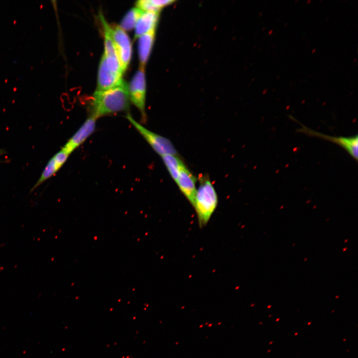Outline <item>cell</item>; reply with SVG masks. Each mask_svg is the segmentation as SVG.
<instances>
[{
	"instance_id": "1",
	"label": "cell",
	"mask_w": 358,
	"mask_h": 358,
	"mask_svg": "<svg viewBox=\"0 0 358 358\" xmlns=\"http://www.w3.org/2000/svg\"><path fill=\"white\" fill-rule=\"evenodd\" d=\"M129 102L128 85L124 82L107 90H96L91 101L90 116L97 119L105 115L127 110Z\"/></svg>"
},
{
	"instance_id": "2",
	"label": "cell",
	"mask_w": 358,
	"mask_h": 358,
	"mask_svg": "<svg viewBox=\"0 0 358 358\" xmlns=\"http://www.w3.org/2000/svg\"><path fill=\"white\" fill-rule=\"evenodd\" d=\"M218 203L217 192L209 178L202 176L197 189L193 207L200 228L206 226L214 213Z\"/></svg>"
},
{
	"instance_id": "3",
	"label": "cell",
	"mask_w": 358,
	"mask_h": 358,
	"mask_svg": "<svg viewBox=\"0 0 358 358\" xmlns=\"http://www.w3.org/2000/svg\"><path fill=\"white\" fill-rule=\"evenodd\" d=\"M126 118L161 157L167 154H178L175 146L169 139L146 128L135 120L130 114L127 115Z\"/></svg>"
},
{
	"instance_id": "4",
	"label": "cell",
	"mask_w": 358,
	"mask_h": 358,
	"mask_svg": "<svg viewBox=\"0 0 358 358\" xmlns=\"http://www.w3.org/2000/svg\"><path fill=\"white\" fill-rule=\"evenodd\" d=\"M130 100L139 110L143 120H146V81L144 69L140 68L128 86Z\"/></svg>"
},
{
	"instance_id": "5",
	"label": "cell",
	"mask_w": 358,
	"mask_h": 358,
	"mask_svg": "<svg viewBox=\"0 0 358 358\" xmlns=\"http://www.w3.org/2000/svg\"><path fill=\"white\" fill-rule=\"evenodd\" d=\"M113 41L123 72L129 64L132 54V45L130 38L125 31L119 26L110 27Z\"/></svg>"
},
{
	"instance_id": "6",
	"label": "cell",
	"mask_w": 358,
	"mask_h": 358,
	"mask_svg": "<svg viewBox=\"0 0 358 358\" xmlns=\"http://www.w3.org/2000/svg\"><path fill=\"white\" fill-rule=\"evenodd\" d=\"M299 124L301 127L298 129L299 132L303 133L311 136L319 137L335 143L344 148L356 161H358V138L357 134L349 137L330 136L314 131L300 123Z\"/></svg>"
},
{
	"instance_id": "7",
	"label": "cell",
	"mask_w": 358,
	"mask_h": 358,
	"mask_svg": "<svg viewBox=\"0 0 358 358\" xmlns=\"http://www.w3.org/2000/svg\"><path fill=\"white\" fill-rule=\"evenodd\" d=\"M104 34V53L107 64L114 73L122 75L123 71L110 31V26L102 15H100Z\"/></svg>"
},
{
	"instance_id": "8",
	"label": "cell",
	"mask_w": 358,
	"mask_h": 358,
	"mask_svg": "<svg viewBox=\"0 0 358 358\" xmlns=\"http://www.w3.org/2000/svg\"><path fill=\"white\" fill-rule=\"evenodd\" d=\"M96 120L90 116L61 149L70 155L94 132Z\"/></svg>"
},
{
	"instance_id": "9",
	"label": "cell",
	"mask_w": 358,
	"mask_h": 358,
	"mask_svg": "<svg viewBox=\"0 0 358 358\" xmlns=\"http://www.w3.org/2000/svg\"><path fill=\"white\" fill-rule=\"evenodd\" d=\"M123 82L122 75L114 73L109 69L103 55L98 68L96 90H107L117 87Z\"/></svg>"
},
{
	"instance_id": "10",
	"label": "cell",
	"mask_w": 358,
	"mask_h": 358,
	"mask_svg": "<svg viewBox=\"0 0 358 358\" xmlns=\"http://www.w3.org/2000/svg\"><path fill=\"white\" fill-rule=\"evenodd\" d=\"M176 182L181 192L193 206L197 190L196 179L184 163L180 167Z\"/></svg>"
},
{
	"instance_id": "11",
	"label": "cell",
	"mask_w": 358,
	"mask_h": 358,
	"mask_svg": "<svg viewBox=\"0 0 358 358\" xmlns=\"http://www.w3.org/2000/svg\"><path fill=\"white\" fill-rule=\"evenodd\" d=\"M69 156L61 149L55 154L48 162L40 178L32 187L30 192L34 191L46 180L54 176L64 165Z\"/></svg>"
},
{
	"instance_id": "12",
	"label": "cell",
	"mask_w": 358,
	"mask_h": 358,
	"mask_svg": "<svg viewBox=\"0 0 358 358\" xmlns=\"http://www.w3.org/2000/svg\"><path fill=\"white\" fill-rule=\"evenodd\" d=\"M158 18L159 13L143 11L135 26V38L155 29Z\"/></svg>"
},
{
	"instance_id": "13",
	"label": "cell",
	"mask_w": 358,
	"mask_h": 358,
	"mask_svg": "<svg viewBox=\"0 0 358 358\" xmlns=\"http://www.w3.org/2000/svg\"><path fill=\"white\" fill-rule=\"evenodd\" d=\"M155 29L152 30L139 37L138 54L140 68L144 69L149 59L153 45Z\"/></svg>"
},
{
	"instance_id": "14",
	"label": "cell",
	"mask_w": 358,
	"mask_h": 358,
	"mask_svg": "<svg viewBox=\"0 0 358 358\" xmlns=\"http://www.w3.org/2000/svg\"><path fill=\"white\" fill-rule=\"evenodd\" d=\"M161 158L170 176L176 182L180 167L183 163L182 160L177 155L167 154Z\"/></svg>"
},
{
	"instance_id": "15",
	"label": "cell",
	"mask_w": 358,
	"mask_h": 358,
	"mask_svg": "<svg viewBox=\"0 0 358 358\" xmlns=\"http://www.w3.org/2000/svg\"><path fill=\"white\" fill-rule=\"evenodd\" d=\"M143 12V10L137 7L131 9L122 19L119 26L124 31L133 29Z\"/></svg>"
},
{
	"instance_id": "16",
	"label": "cell",
	"mask_w": 358,
	"mask_h": 358,
	"mask_svg": "<svg viewBox=\"0 0 358 358\" xmlns=\"http://www.w3.org/2000/svg\"><path fill=\"white\" fill-rule=\"evenodd\" d=\"M136 7L144 11H152L159 13L161 8L155 6L151 0H140L136 3Z\"/></svg>"
},
{
	"instance_id": "17",
	"label": "cell",
	"mask_w": 358,
	"mask_h": 358,
	"mask_svg": "<svg viewBox=\"0 0 358 358\" xmlns=\"http://www.w3.org/2000/svg\"><path fill=\"white\" fill-rule=\"evenodd\" d=\"M151 1L155 6L161 9L175 2L173 0H151Z\"/></svg>"
},
{
	"instance_id": "18",
	"label": "cell",
	"mask_w": 358,
	"mask_h": 358,
	"mask_svg": "<svg viewBox=\"0 0 358 358\" xmlns=\"http://www.w3.org/2000/svg\"><path fill=\"white\" fill-rule=\"evenodd\" d=\"M5 153V151L3 149H0V156L3 155Z\"/></svg>"
}]
</instances>
